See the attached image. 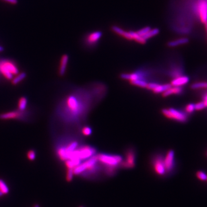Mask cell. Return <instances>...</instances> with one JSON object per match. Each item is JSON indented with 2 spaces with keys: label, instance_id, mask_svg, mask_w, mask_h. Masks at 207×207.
Returning <instances> with one entry per match:
<instances>
[{
  "label": "cell",
  "instance_id": "6da1fadb",
  "mask_svg": "<svg viewBox=\"0 0 207 207\" xmlns=\"http://www.w3.org/2000/svg\"><path fill=\"white\" fill-rule=\"evenodd\" d=\"M81 92L78 90L69 95L59 104L56 113L61 120L66 123L78 121L86 112L89 106L88 98L82 97Z\"/></svg>",
  "mask_w": 207,
  "mask_h": 207
},
{
  "label": "cell",
  "instance_id": "7a4b0ae2",
  "mask_svg": "<svg viewBox=\"0 0 207 207\" xmlns=\"http://www.w3.org/2000/svg\"><path fill=\"white\" fill-rule=\"evenodd\" d=\"M19 73L16 64L11 60H0V74L8 80H12L14 76Z\"/></svg>",
  "mask_w": 207,
  "mask_h": 207
},
{
  "label": "cell",
  "instance_id": "3957f363",
  "mask_svg": "<svg viewBox=\"0 0 207 207\" xmlns=\"http://www.w3.org/2000/svg\"><path fill=\"white\" fill-rule=\"evenodd\" d=\"M96 154V150L90 146H83L78 147L70 154V159H79L85 160L94 156Z\"/></svg>",
  "mask_w": 207,
  "mask_h": 207
},
{
  "label": "cell",
  "instance_id": "277c9868",
  "mask_svg": "<svg viewBox=\"0 0 207 207\" xmlns=\"http://www.w3.org/2000/svg\"><path fill=\"white\" fill-rule=\"evenodd\" d=\"M97 156L98 160L106 166L116 167L123 161V157L119 155L99 154Z\"/></svg>",
  "mask_w": 207,
  "mask_h": 207
},
{
  "label": "cell",
  "instance_id": "5b68a950",
  "mask_svg": "<svg viewBox=\"0 0 207 207\" xmlns=\"http://www.w3.org/2000/svg\"><path fill=\"white\" fill-rule=\"evenodd\" d=\"M162 113L165 117L178 122L185 123L188 120V116L186 113L174 108L163 109L162 110Z\"/></svg>",
  "mask_w": 207,
  "mask_h": 207
},
{
  "label": "cell",
  "instance_id": "8992f818",
  "mask_svg": "<svg viewBox=\"0 0 207 207\" xmlns=\"http://www.w3.org/2000/svg\"><path fill=\"white\" fill-rule=\"evenodd\" d=\"M194 11L201 23L207 21V0H199L194 6Z\"/></svg>",
  "mask_w": 207,
  "mask_h": 207
},
{
  "label": "cell",
  "instance_id": "52a82bcc",
  "mask_svg": "<svg viewBox=\"0 0 207 207\" xmlns=\"http://www.w3.org/2000/svg\"><path fill=\"white\" fill-rule=\"evenodd\" d=\"M102 36V32L98 31L88 33L83 38V43L88 48H92L97 46L100 39H101Z\"/></svg>",
  "mask_w": 207,
  "mask_h": 207
},
{
  "label": "cell",
  "instance_id": "ba28073f",
  "mask_svg": "<svg viewBox=\"0 0 207 207\" xmlns=\"http://www.w3.org/2000/svg\"><path fill=\"white\" fill-rule=\"evenodd\" d=\"M149 74L148 71L142 70H137L135 72L131 73H123L120 75V77L123 79L128 80L129 81H135L137 79H143L146 80V77Z\"/></svg>",
  "mask_w": 207,
  "mask_h": 207
},
{
  "label": "cell",
  "instance_id": "9c48e42d",
  "mask_svg": "<svg viewBox=\"0 0 207 207\" xmlns=\"http://www.w3.org/2000/svg\"><path fill=\"white\" fill-rule=\"evenodd\" d=\"M126 160L122 161L119 165L123 168L131 169L135 165V152L133 149H129L125 154Z\"/></svg>",
  "mask_w": 207,
  "mask_h": 207
},
{
  "label": "cell",
  "instance_id": "30bf717a",
  "mask_svg": "<svg viewBox=\"0 0 207 207\" xmlns=\"http://www.w3.org/2000/svg\"><path fill=\"white\" fill-rule=\"evenodd\" d=\"M27 113L25 111H21L19 110L11 111L5 113L0 114L1 120H11V119H23L25 117Z\"/></svg>",
  "mask_w": 207,
  "mask_h": 207
},
{
  "label": "cell",
  "instance_id": "8fae6325",
  "mask_svg": "<svg viewBox=\"0 0 207 207\" xmlns=\"http://www.w3.org/2000/svg\"><path fill=\"white\" fill-rule=\"evenodd\" d=\"M164 164L166 172L172 171L175 166V153L172 150L167 152L164 158Z\"/></svg>",
  "mask_w": 207,
  "mask_h": 207
},
{
  "label": "cell",
  "instance_id": "7c38bea8",
  "mask_svg": "<svg viewBox=\"0 0 207 207\" xmlns=\"http://www.w3.org/2000/svg\"><path fill=\"white\" fill-rule=\"evenodd\" d=\"M155 171L159 175H164L166 173L164 164V158L162 155H157L153 161Z\"/></svg>",
  "mask_w": 207,
  "mask_h": 207
},
{
  "label": "cell",
  "instance_id": "4fadbf2b",
  "mask_svg": "<svg viewBox=\"0 0 207 207\" xmlns=\"http://www.w3.org/2000/svg\"><path fill=\"white\" fill-rule=\"evenodd\" d=\"M189 78L186 75H182L177 78L173 79L170 84L172 86H182L188 83Z\"/></svg>",
  "mask_w": 207,
  "mask_h": 207
},
{
  "label": "cell",
  "instance_id": "5bb4252c",
  "mask_svg": "<svg viewBox=\"0 0 207 207\" xmlns=\"http://www.w3.org/2000/svg\"><path fill=\"white\" fill-rule=\"evenodd\" d=\"M183 91L184 89L182 86H172L170 88L162 93V96L166 97L173 94H181Z\"/></svg>",
  "mask_w": 207,
  "mask_h": 207
},
{
  "label": "cell",
  "instance_id": "9a60e30c",
  "mask_svg": "<svg viewBox=\"0 0 207 207\" xmlns=\"http://www.w3.org/2000/svg\"><path fill=\"white\" fill-rule=\"evenodd\" d=\"M69 56L65 54L62 56L61 59V62H60V66L59 68V74L61 76L64 75L66 70L67 66V63L69 62Z\"/></svg>",
  "mask_w": 207,
  "mask_h": 207
},
{
  "label": "cell",
  "instance_id": "2e32d148",
  "mask_svg": "<svg viewBox=\"0 0 207 207\" xmlns=\"http://www.w3.org/2000/svg\"><path fill=\"white\" fill-rule=\"evenodd\" d=\"M189 40L187 38H181L178 39H174L171 41H169L167 43L168 46L169 47H175L186 44L189 43Z\"/></svg>",
  "mask_w": 207,
  "mask_h": 207
},
{
  "label": "cell",
  "instance_id": "e0dca14e",
  "mask_svg": "<svg viewBox=\"0 0 207 207\" xmlns=\"http://www.w3.org/2000/svg\"><path fill=\"white\" fill-rule=\"evenodd\" d=\"M183 73H184L183 69H182V67L178 66L173 67L172 69L169 71V74L170 75V76L173 78V79L177 78L182 75H184Z\"/></svg>",
  "mask_w": 207,
  "mask_h": 207
},
{
  "label": "cell",
  "instance_id": "ac0fdd59",
  "mask_svg": "<svg viewBox=\"0 0 207 207\" xmlns=\"http://www.w3.org/2000/svg\"><path fill=\"white\" fill-rule=\"evenodd\" d=\"M172 86L170 83H166V84H163V85L159 84L152 91L155 94L161 93H164L166 90H167L169 88H170Z\"/></svg>",
  "mask_w": 207,
  "mask_h": 207
},
{
  "label": "cell",
  "instance_id": "d6986e66",
  "mask_svg": "<svg viewBox=\"0 0 207 207\" xmlns=\"http://www.w3.org/2000/svg\"><path fill=\"white\" fill-rule=\"evenodd\" d=\"M27 74L25 73H21L15 75L12 79V83L13 85H16L19 83L23 81L25 78H26Z\"/></svg>",
  "mask_w": 207,
  "mask_h": 207
},
{
  "label": "cell",
  "instance_id": "ffe728a7",
  "mask_svg": "<svg viewBox=\"0 0 207 207\" xmlns=\"http://www.w3.org/2000/svg\"><path fill=\"white\" fill-rule=\"evenodd\" d=\"M27 98L25 97L20 98L18 102V110L21 111H25L27 106Z\"/></svg>",
  "mask_w": 207,
  "mask_h": 207
},
{
  "label": "cell",
  "instance_id": "44dd1931",
  "mask_svg": "<svg viewBox=\"0 0 207 207\" xmlns=\"http://www.w3.org/2000/svg\"><path fill=\"white\" fill-rule=\"evenodd\" d=\"M129 82L133 85L139 86V87H141L143 88H146L149 83L146 80H143V79H137V80H135V81H129Z\"/></svg>",
  "mask_w": 207,
  "mask_h": 207
},
{
  "label": "cell",
  "instance_id": "7402d4cb",
  "mask_svg": "<svg viewBox=\"0 0 207 207\" xmlns=\"http://www.w3.org/2000/svg\"><path fill=\"white\" fill-rule=\"evenodd\" d=\"M191 89L194 90L207 89V82H196L191 85Z\"/></svg>",
  "mask_w": 207,
  "mask_h": 207
},
{
  "label": "cell",
  "instance_id": "603a6c76",
  "mask_svg": "<svg viewBox=\"0 0 207 207\" xmlns=\"http://www.w3.org/2000/svg\"><path fill=\"white\" fill-rule=\"evenodd\" d=\"M160 32V31L157 28H154V29H151L150 31H149V32L147 34H146L145 35L143 36V38L147 40L148 39H150L152 37L156 36V35H158Z\"/></svg>",
  "mask_w": 207,
  "mask_h": 207
},
{
  "label": "cell",
  "instance_id": "cb8c5ba5",
  "mask_svg": "<svg viewBox=\"0 0 207 207\" xmlns=\"http://www.w3.org/2000/svg\"><path fill=\"white\" fill-rule=\"evenodd\" d=\"M0 191L3 194V195H6L8 194L9 191V188H8L7 185L4 182L3 180L0 179Z\"/></svg>",
  "mask_w": 207,
  "mask_h": 207
},
{
  "label": "cell",
  "instance_id": "d4e9b609",
  "mask_svg": "<svg viewBox=\"0 0 207 207\" xmlns=\"http://www.w3.org/2000/svg\"><path fill=\"white\" fill-rule=\"evenodd\" d=\"M74 170L73 169H67V171L66 177V179L67 182H71L73 179V177H74Z\"/></svg>",
  "mask_w": 207,
  "mask_h": 207
},
{
  "label": "cell",
  "instance_id": "484cf974",
  "mask_svg": "<svg viewBox=\"0 0 207 207\" xmlns=\"http://www.w3.org/2000/svg\"><path fill=\"white\" fill-rule=\"evenodd\" d=\"M196 177L198 179H199L201 181H207V174L203 172V171H198L196 173Z\"/></svg>",
  "mask_w": 207,
  "mask_h": 207
},
{
  "label": "cell",
  "instance_id": "4316f807",
  "mask_svg": "<svg viewBox=\"0 0 207 207\" xmlns=\"http://www.w3.org/2000/svg\"><path fill=\"white\" fill-rule=\"evenodd\" d=\"M150 29H151V28L149 27L143 28L141 29H139V31H137V33L138 35L140 36L143 38V36L145 35L146 34H147Z\"/></svg>",
  "mask_w": 207,
  "mask_h": 207
},
{
  "label": "cell",
  "instance_id": "83f0119b",
  "mask_svg": "<svg viewBox=\"0 0 207 207\" xmlns=\"http://www.w3.org/2000/svg\"><path fill=\"white\" fill-rule=\"evenodd\" d=\"M82 133L85 136H89L92 133V129L89 127L86 126L82 128Z\"/></svg>",
  "mask_w": 207,
  "mask_h": 207
},
{
  "label": "cell",
  "instance_id": "f1b7e54d",
  "mask_svg": "<svg viewBox=\"0 0 207 207\" xmlns=\"http://www.w3.org/2000/svg\"><path fill=\"white\" fill-rule=\"evenodd\" d=\"M185 110L188 113H193L195 110V104H189L186 106Z\"/></svg>",
  "mask_w": 207,
  "mask_h": 207
},
{
  "label": "cell",
  "instance_id": "f546056e",
  "mask_svg": "<svg viewBox=\"0 0 207 207\" xmlns=\"http://www.w3.org/2000/svg\"><path fill=\"white\" fill-rule=\"evenodd\" d=\"M27 158L30 160H34L36 158V152L34 150H31L27 152Z\"/></svg>",
  "mask_w": 207,
  "mask_h": 207
},
{
  "label": "cell",
  "instance_id": "4dcf8cb0",
  "mask_svg": "<svg viewBox=\"0 0 207 207\" xmlns=\"http://www.w3.org/2000/svg\"><path fill=\"white\" fill-rule=\"evenodd\" d=\"M206 108V106L204 102H199L195 104V110H201Z\"/></svg>",
  "mask_w": 207,
  "mask_h": 207
},
{
  "label": "cell",
  "instance_id": "1f68e13d",
  "mask_svg": "<svg viewBox=\"0 0 207 207\" xmlns=\"http://www.w3.org/2000/svg\"><path fill=\"white\" fill-rule=\"evenodd\" d=\"M159 85V83H157L156 82H150L148 83L147 85L146 88H147L149 90H152L155 88Z\"/></svg>",
  "mask_w": 207,
  "mask_h": 207
},
{
  "label": "cell",
  "instance_id": "d6a6232c",
  "mask_svg": "<svg viewBox=\"0 0 207 207\" xmlns=\"http://www.w3.org/2000/svg\"><path fill=\"white\" fill-rule=\"evenodd\" d=\"M2 1L11 4H16L17 3V0H2Z\"/></svg>",
  "mask_w": 207,
  "mask_h": 207
},
{
  "label": "cell",
  "instance_id": "836d02e7",
  "mask_svg": "<svg viewBox=\"0 0 207 207\" xmlns=\"http://www.w3.org/2000/svg\"><path fill=\"white\" fill-rule=\"evenodd\" d=\"M203 98V101L204 102V103H205V104L206 106V107H207V93L204 96Z\"/></svg>",
  "mask_w": 207,
  "mask_h": 207
},
{
  "label": "cell",
  "instance_id": "e575fe53",
  "mask_svg": "<svg viewBox=\"0 0 207 207\" xmlns=\"http://www.w3.org/2000/svg\"><path fill=\"white\" fill-rule=\"evenodd\" d=\"M204 25H205V31H206V33H207V21L204 24Z\"/></svg>",
  "mask_w": 207,
  "mask_h": 207
},
{
  "label": "cell",
  "instance_id": "d590c367",
  "mask_svg": "<svg viewBox=\"0 0 207 207\" xmlns=\"http://www.w3.org/2000/svg\"><path fill=\"white\" fill-rule=\"evenodd\" d=\"M3 50H4V48L2 47H1V46H0V52L2 51Z\"/></svg>",
  "mask_w": 207,
  "mask_h": 207
},
{
  "label": "cell",
  "instance_id": "8d00e7d4",
  "mask_svg": "<svg viewBox=\"0 0 207 207\" xmlns=\"http://www.w3.org/2000/svg\"><path fill=\"white\" fill-rule=\"evenodd\" d=\"M34 207H39V205H38V204H36L35 205H34Z\"/></svg>",
  "mask_w": 207,
  "mask_h": 207
},
{
  "label": "cell",
  "instance_id": "74e56055",
  "mask_svg": "<svg viewBox=\"0 0 207 207\" xmlns=\"http://www.w3.org/2000/svg\"><path fill=\"white\" fill-rule=\"evenodd\" d=\"M2 195H3V194H2V193L0 191V197H1V196H2Z\"/></svg>",
  "mask_w": 207,
  "mask_h": 207
},
{
  "label": "cell",
  "instance_id": "f35d334b",
  "mask_svg": "<svg viewBox=\"0 0 207 207\" xmlns=\"http://www.w3.org/2000/svg\"></svg>",
  "mask_w": 207,
  "mask_h": 207
},
{
  "label": "cell",
  "instance_id": "ab89813d",
  "mask_svg": "<svg viewBox=\"0 0 207 207\" xmlns=\"http://www.w3.org/2000/svg\"></svg>",
  "mask_w": 207,
  "mask_h": 207
},
{
  "label": "cell",
  "instance_id": "60d3db41",
  "mask_svg": "<svg viewBox=\"0 0 207 207\" xmlns=\"http://www.w3.org/2000/svg\"></svg>",
  "mask_w": 207,
  "mask_h": 207
}]
</instances>
